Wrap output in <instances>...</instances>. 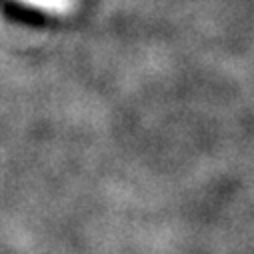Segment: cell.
Masks as SVG:
<instances>
[{
    "label": "cell",
    "mask_w": 254,
    "mask_h": 254,
    "mask_svg": "<svg viewBox=\"0 0 254 254\" xmlns=\"http://www.w3.org/2000/svg\"><path fill=\"white\" fill-rule=\"evenodd\" d=\"M32 6H38V8H44V10H50V12H62L70 8V0H26Z\"/></svg>",
    "instance_id": "obj_1"
}]
</instances>
